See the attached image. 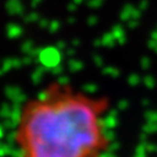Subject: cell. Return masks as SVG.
<instances>
[{"label": "cell", "instance_id": "cell-1", "mask_svg": "<svg viewBox=\"0 0 157 157\" xmlns=\"http://www.w3.org/2000/svg\"><path fill=\"white\" fill-rule=\"evenodd\" d=\"M106 95L53 82L21 109L15 140L21 157H104L110 148Z\"/></svg>", "mask_w": 157, "mask_h": 157}]
</instances>
